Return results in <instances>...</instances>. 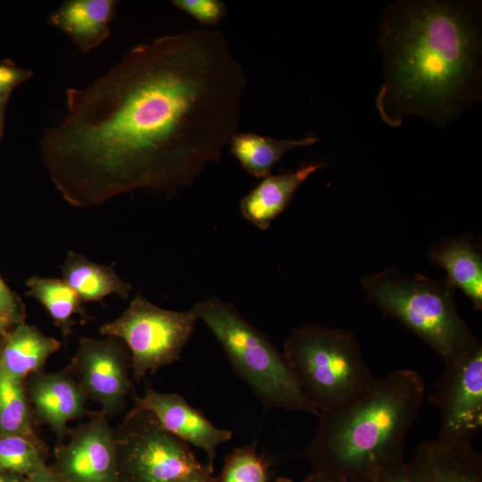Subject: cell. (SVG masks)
<instances>
[{
  "mask_svg": "<svg viewBox=\"0 0 482 482\" xmlns=\"http://www.w3.org/2000/svg\"><path fill=\"white\" fill-rule=\"evenodd\" d=\"M171 4L203 26L219 23L227 13L225 4L219 0H173Z\"/></svg>",
  "mask_w": 482,
  "mask_h": 482,
  "instance_id": "cell-25",
  "label": "cell"
},
{
  "mask_svg": "<svg viewBox=\"0 0 482 482\" xmlns=\"http://www.w3.org/2000/svg\"><path fill=\"white\" fill-rule=\"evenodd\" d=\"M68 369L87 398L97 402L106 416L116 413L131 391L129 352L117 337H80Z\"/></svg>",
  "mask_w": 482,
  "mask_h": 482,
  "instance_id": "cell-10",
  "label": "cell"
},
{
  "mask_svg": "<svg viewBox=\"0 0 482 482\" xmlns=\"http://www.w3.org/2000/svg\"><path fill=\"white\" fill-rule=\"evenodd\" d=\"M46 448L36 436L5 435L0 436V470L24 478L46 465Z\"/></svg>",
  "mask_w": 482,
  "mask_h": 482,
  "instance_id": "cell-23",
  "label": "cell"
},
{
  "mask_svg": "<svg viewBox=\"0 0 482 482\" xmlns=\"http://www.w3.org/2000/svg\"><path fill=\"white\" fill-rule=\"evenodd\" d=\"M26 307L21 296L12 290L0 275V333H7L24 322Z\"/></svg>",
  "mask_w": 482,
  "mask_h": 482,
  "instance_id": "cell-26",
  "label": "cell"
},
{
  "mask_svg": "<svg viewBox=\"0 0 482 482\" xmlns=\"http://www.w3.org/2000/svg\"><path fill=\"white\" fill-rule=\"evenodd\" d=\"M25 387L36 417L47 424L61 442L66 436L67 423L86 412L87 398L68 368L33 373L25 379Z\"/></svg>",
  "mask_w": 482,
  "mask_h": 482,
  "instance_id": "cell-13",
  "label": "cell"
},
{
  "mask_svg": "<svg viewBox=\"0 0 482 482\" xmlns=\"http://www.w3.org/2000/svg\"><path fill=\"white\" fill-rule=\"evenodd\" d=\"M0 482H27L26 478L6 471L0 470Z\"/></svg>",
  "mask_w": 482,
  "mask_h": 482,
  "instance_id": "cell-31",
  "label": "cell"
},
{
  "mask_svg": "<svg viewBox=\"0 0 482 482\" xmlns=\"http://www.w3.org/2000/svg\"><path fill=\"white\" fill-rule=\"evenodd\" d=\"M68 440L57 446L53 469L64 482H116L113 428L103 412L68 428Z\"/></svg>",
  "mask_w": 482,
  "mask_h": 482,
  "instance_id": "cell-11",
  "label": "cell"
},
{
  "mask_svg": "<svg viewBox=\"0 0 482 482\" xmlns=\"http://www.w3.org/2000/svg\"><path fill=\"white\" fill-rule=\"evenodd\" d=\"M425 384L413 370H395L364 392L319 417L304 450L312 471L370 482L402 462L408 433L422 407Z\"/></svg>",
  "mask_w": 482,
  "mask_h": 482,
  "instance_id": "cell-3",
  "label": "cell"
},
{
  "mask_svg": "<svg viewBox=\"0 0 482 482\" xmlns=\"http://www.w3.org/2000/svg\"><path fill=\"white\" fill-rule=\"evenodd\" d=\"M4 334H5V333H4ZM4 334V333H0V355H1V349H2V345H3Z\"/></svg>",
  "mask_w": 482,
  "mask_h": 482,
  "instance_id": "cell-34",
  "label": "cell"
},
{
  "mask_svg": "<svg viewBox=\"0 0 482 482\" xmlns=\"http://www.w3.org/2000/svg\"><path fill=\"white\" fill-rule=\"evenodd\" d=\"M198 320L194 306L187 312L167 310L137 295L120 317L99 331L126 345L132 375L140 379L179 359Z\"/></svg>",
  "mask_w": 482,
  "mask_h": 482,
  "instance_id": "cell-8",
  "label": "cell"
},
{
  "mask_svg": "<svg viewBox=\"0 0 482 482\" xmlns=\"http://www.w3.org/2000/svg\"><path fill=\"white\" fill-rule=\"evenodd\" d=\"M25 285L27 295L35 298L46 308L65 337L72 332V318L75 314H79L83 320L88 319L82 306L83 302L63 279L34 276Z\"/></svg>",
  "mask_w": 482,
  "mask_h": 482,
  "instance_id": "cell-21",
  "label": "cell"
},
{
  "mask_svg": "<svg viewBox=\"0 0 482 482\" xmlns=\"http://www.w3.org/2000/svg\"><path fill=\"white\" fill-rule=\"evenodd\" d=\"M320 140L314 136L300 139H279L252 132H238L230 140V152L250 175L263 179L287 152L312 145Z\"/></svg>",
  "mask_w": 482,
  "mask_h": 482,
  "instance_id": "cell-19",
  "label": "cell"
},
{
  "mask_svg": "<svg viewBox=\"0 0 482 482\" xmlns=\"http://www.w3.org/2000/svg\"><path fill=\"white\" fill-rule=\"evenodd\" d=\"M136 401L137 405L152 412L167 431L201 449L207 456L209 470L213 473L217 449L232 438L231 431L213 425L179 394L147 388Z\"/></svg>",
  "mask_w": 482,
  "mask_h": 482,
  "instance_id": "cell-12",
  "label": "cell"
},
{
  "mask_svg": "<svg viewBox=\"0 0 482 482\" xmlns=\"http://www.w3.org/2000/svg\"><path fill=\"white\" fill-rule=\"evenodd\" d=\"M275 482H294L292 479L288 478H278Z\"/></svg>",
  "mask_w": 482,
  "mask_h": 482,
  "instance_id": "cell-33",
  "label": "cell"
},
{
  "mask_svg": "<svg viewBox=\"0 0 482 482\" xmlns=\"http://www.w3.org/2000/svg\"><path fill=\"white\" fill-rule=\"evenodd\" d=\"M270 463L253 446L236 448L226 458L214 482H270Z\"/></svg>",
  "mask_w": 482,
  "mask_h": 482,
  "instance_id": "cell-24",
  "label": "cell"
},
{
  "mask_svg": "<svg viewBox=\"0 0 482 482\" xmlns=\"http://www.w3.org/2000/svg\"><path fill=\"white\" fill-rule=\"evenodd\" d=\"M283 354L319 417L359 395L376 379L356 337L342 328L315 324L295 328L284 343Z\"/></svg>",
  "mask_w": 482,
  "mask_h": 482,
  "instance_id": "cell-5",
  "label": "cell"
},
{
  "mask_svg": "<svg viewBox=\"0 0 482 482\" xmlns=\"http://www.w3.org/2000/svg\"><path fill=\"white\" fill-rule=\"evenodd\" d=\"M27 482H64L55 471L47 467L46 464L41 467L32 475L26 478Z\"/></svg>",
  "mask_w": 482,
  "mask_h": 482,
  "instance_id": "cell-29",
  "label": "cell"
},
{
  "mask_svg": "<svg viewBox=\"0 0 482 482\" xmlns=\"http://www.w3.org/2000/svg\"><path fill=\"white\" fill-rule=\"evenodd\" d=\"M32 76V71L16 66L12 60H1L0 99L9 100L13 89Z\"/></svg>",
  "mask_w": 482,
  "mask_h": 482,
  "instance_id": "cell-28",
  "label": "cell"
},
{
  "mask_svg": "<svg viewBox=\"0 0 482 482\" xmlns=\"http://www.w3.org/2000/svg\"><path fill=\"white\" fill-rule=\"evenodd\" d=\"M61 343L46 336L37 327L21 322L4 334L0 355V371L23 380L42 371L48 358Z\"/></svg>",
  "mask_w": 482,
  "mask_h": 482,
  "instance_id": "cell-17",
  "label": "cell"
},
{
  "mask_svg": "<svg viewBox=\"0 0 482 482\" xmlns=\"http://www.w3.org/2000/svg\"><path fill=\"white\" fill-rule=\"evenodd\" d=\"M378 44L385 80L376 106L387 125L412 115L445 127L481 98L478 3L395 2L384 12Z\"/></svg>",
  "mask_w": 482,
  "mask_h": 482,
  "instance_id": "cell-2",
  "label": "cell"
},
{
  "mask_svg": "<svg viewBox=\"0 0 482 482\" xmlns=\"http://www.w3.org/2000/svg\"><path fill=\"white\" fill-rule=\"evenodd\" d=\"M25 381L0 371V436H36Z\"/></svg>",
  "mask_w": 482,
  "mask_h": 482,
  "instance_id": "cell-22",
  "label": "cell"
},
{
  "mask_svg": "<svg viewBox=\"0 0 482 482\" xmlns=\"http://www.w3.org/2000/svg\"><path fill=\"white\" fill-rule=\"evenodd\" d=\"M8 100L0 99V140L4 133V116Z\"/></svg>",
  "mask_w": 482,
  "mask_h": 482,
  "instance_id": "cell-32",
  "label": "cell"
},
{
  "mask_svg": "<svg viewBox=\"0 0 482 482\" xmlns=\"http://www.w3.org/2000/svg\"><path fill=\"white\" fill-rule=\"evenodd\" d=\"M428 482H482V457L472 444L421 443L413 458Z\"/></svg>",
  "mask_w": 482,
  "mask_h": 482,
  "instance_id": "cell-16",
  "label": "cell"
},
{
  "mask_svg": "<svg viewBox=\"0 0 482 482\" xmlns=\"http://www.w3.org/2000/svg\"><path fill=\"white\" fill-rule=\"evenodd\" d=\"M445 365L429 398L440 416L436 440L452 445L472 444L482 429L480 343Z\"/></svg>",
  "mask_w": 482,
  "mask_h": 482,
  "instance_id": "cell-9",
  "label": "cell"
},
{
  "mask_svg": "<svg viewBox=\"0 0 482 482\" xmlns=\"http://www.w3.org/2000/svg\"><path fill=\"white\" fill-rule=\"evenodd\" d=\"M303 482H352V481L338 475L327 473V472L312 471L310 475H308L304 478Z\"/></svg>",
  "mask_w": 482,
  "mask_h": 482,
  "instance_id": "cell-30",
  "label": "cell"
},
{
  "mask_svg": "<svg viewBox=\"0 0 482 482\" xmlns=\"http://www.w3.org/2000/svg\"><path fill=\"white\" fill-rule=\"evenodd\" d=\"M116 482H214L189 445L167 431L154 415L136 405L113 429Z\"/></svg>",
  "mask_w": 482,
  "mask_h": 482,
  "instance_id": "cell-7",
  "label": "cell"
},
{
  "mask_svg": "<svg viewBox=\"0 0 482 482\" xmlns=\"http://www.w3.org/2000/svg\"><path fill=\"white\" fill-rule=\"evenodd\" d=\"M113 265L95 263L70 250L62 267V279L83 303L102 301L111 294L128 298L132 287L120 278Z\"/></svg>",
  "mask_w": 482,
  "mask_h": 482,
  "instance_id": "cell-18",
  "label": "cell"
},
{
  "mask_svg": "<svg viewBox=\"0 0 482 482\" xmlns=\"http://www.w3.org/2000/svg\"><path fill=\"white\" fill-rule=\"evenodd\" d=\"M370 300L385 316L405 325L444 361L457 358L478 341L460 316L453 298V286L415 275L391 271L363 279Z\"/></svg>",
  "mask_w": 482,
  "mask_h": 482,
  "instance_id": "cell-6",
  "label": "cell"
},
{
  "mask_svg": "<svg viewBox=\"0 0 482 482\" xmlns=\"http://www.w3.org/2000/svg\"><path fill=\"white\" fill-rule=\"evenodd\" d=\"M176 482H196V481L191 480V479H184V480H179V481H176Z\"/></svg>",
  "mask_w": 482,
  "mask_h": 482,
  "instance_id": "cell-35",
  "label": "cell"
},
{
  "mask_svg": "<svg viewBox=\"0 0 482 482\" xmlns=\"http://www.w3.org/2000/svg\"><path fill=\"white\" fill-rule=\"evenodd\" d=\"M194 307L198 319L222 347L234 371L264 407L303 411L319 418L283 353L232 303L210 296Z\"/></svg>",
  "mask_w": 482,
  "mask_h": 482,
  "instance_id": "cell-4",
  "label": "cell"
},
{
  "mask_svg": "<svg viewBox=\"0 0 482 482\" xmlns=\"http://www.w3.org/2000/svg\"><path fill=\"white\" fill-rule=\"evenodd\" d=\"M323 164L309 163L295 171L262 179L240 202L243 217L256 228L267 229L289 204L298 187Z\"/></svg>",
  "mask_w": 482,
  "mask_h": 482,
  "instance_id": "cell-15",
  "label": "cell"
},
{
  "mask_svg": "<svg viewBox=\"0 0 482 482\" xmlns=\"http://www.w3.org/2000/svg\"><path fill=\"white\" fill-rule=\"evenodd\" d=\"M246 84L219 31L137 45L87 86L66 89V115L39 139L42 162L75 207L141 188L170 198L238 133Z\"/></svg>",
  "mask_w": 482,
  "mask_h": 482,
  "instance_id": "cell-1",
  "label": "cell"
},
{
  "mask_svg": "<svg viewBox=\"0 0 482 482\" xmlns=\"http://www.w3.org/2000/svg\"><path fill=\"white\" fill-rule=\"evenodd\" d=\"M433 260L447 273V281L461 288L474 307H482V261L478 252L464 240H447L431 253Z\"/></svg>",
  "mask_w": 482,
  "mask_h": 482,
  "instance_id": "cell-20",
  "label": "cell"
},
{
  "mask_svg": "<svg viewBox=\"0 0 482 482\" xmlns=\"http://www.w3.org/2000/svg\"><path fill=\"white\" fill-rule=\"evenodd\" d=\"M370 482H428L419 465L412 461L402 462L377 474Z\"/></svg>",
  "mask_w": 482,
  "mask_h": 482,
  "instance_id": "cell-27",
  "label": "cell"
},
{
  "mask_svg": "<svg viewBox=\"0 0 482 482\" xmlns=\"http://www.w3.org/2000/svg\"><path fill=\"white\" fill-rule=\"evenodd\" d=\"M117 6L115 0H66L48 15L47 21L81 52L89 53L110 37Z\"/></svg>",
  "mask_w": 482,
  "mask_h": 482,
  "instance_id": "cell-14",
  "label": "cell"
}]
</instances>
